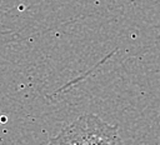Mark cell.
I'll list each match as a JSON object with an SVG mask.
<instances>
[{"mask_svg":"<svg viewBox=\"0 0 160 145\" xmlns=\"http://www.w3.org/2000/svg\"><path fill=\"white\" fill-rule=\"evenodd\" d=\"M50 144L68 145H99L121 144L118 129L94 114H82L70 125L65 126Z\"/></svg>","mask_w":160,"mask_h":145,"instance_id":"6da1fadb","label":"cell"}]
</instances>
